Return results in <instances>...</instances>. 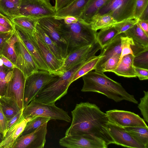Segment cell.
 Listing matches in <instances>:
<instances>
[{"instance_id":"1","label":"cell","mask_w":148,"mask_h":148,"mask_svg":"<svg viewBox=\"0 0 148 148\" xmlns=\"http://www.w3.org/2000/svg\"><path fill=\"white\" fill-rule=\"evenodd\" d=\"M71 114V123L65 136L91 135L108 146L114 144L107 129L109 121L106 114L96 104L88 102L77 104Z\"/></svg>"},{"instance_id":"2","label":"cell","mask_w":148,"mask_h":148,"mask_svg":"<svg viewBox=\"0 0 148 148\" xmlns=\"http://www.w3.org/2000/svg\"><path fill=\"white\" fill-rule=\"evenodd\" d=\"M82 77L84 82L81 90L82 92L101 93L116 102L125 100L138 103L134 96L127 92L121 84L110 78L103 73L91 71Z\"/></svg>"},{"instance_id":"3","label":"cell","mask_w":148,"mask_h":148,"mask_svg":"<svg viewBox=\"0 0 148 148\" xmlns=\"http://www.w3.org/2000/svg\"><path fill=\"white\" fill-rule=\"evenodd\" d=\"M55 17L59 19L67 35V55L78 48L97 42V31L93 29L90 23L73 16Z\"/></svg>"},{"instance_id":"4","label":"cell","mask_w":148,"mask_h":148,"mask_svg":"<svg viewBox=\"0 0 148 148\" xmlns=\"http://www.w3.org/2000/svg\"><path fill=\"white\" fill-rule=\"evenodd\" d=\"M87 60L59 76L56 79L46 85L34 99L46 103H55L67 93L74 75Z\"/></svg>"},{"instance_id":"5","label":"cell","mask_w":148,"mask_h":148,"mask_svg":"<svg viewBox=\"0 0 148 148\" xmlns=\"http://www.w3.org/2000/svg\"><path fill=\"white\" fill-rule=\"evenodd\" d=\"M22 116L24 118L41 116L68 122L71 120L67 112L57 107L55 103H46L34 99L23 108Z\"/></svg>"},{"instance_id":"6","label":"cell","mask_w":148,"mask_h":148,"mask_svg":"<svg viewBox=\"0 0 148 148\" xmlns=\"http://www.w3.org/2000/svg\"><path fill=\"white\" fill-rule=\"evenodd\" d=\"M58 77L46 71L38 70L26 77L24 94L23 107L34 99L46 85L56 79Z\"/></svg>"},{"instance_id":"7","label":"cell","mask_w":148,"mask_h":148,"mask_svg":"<svg viewBox=\"0 0 148 148\" xmlns=\"http://www.w3.org/2000/svg\"><path fill=\"white\" fill-rule=\"evenodd\" d=\"M136 1V0H110L95 15L109 14L117 23L134 17Z\"/></svg>"},{"instance_id":"8","label":"cell","mask_w":148,"mask_h":148,"mask_svg":"<svg viewBox=\"0 0 148 148\" xmlns=\"http://www.w3.org/2000/svg\"><path fill=\"white\" fill-rule=\"evenodd\" d=\"M38 24L48 35L59 46L67 55V35L64 30L58 19L54 16L41 18Z\"/></svg>"},{"instance_id":"9","label":"cell","mask_w":148,"mask_h":148,"mask_svg":"<svg viewBox=\"0 0 148 148\" xmlns=\"http://www.w3.org/2000/svg\"><path fill=\"white\" fill-rule=\"evenodd\" d=\"M56 11L49 0H21V15L40 18L55 16Z\"/></svg>"},{"instance_id":"10","label":"cell","mask_w":148,"mask_h":148,"mask_svg":"<svg viewBox=\"0 0 148 148\" xmlns=\"http://www.w3.org/2000/svg\"><path fill=\"white\" fill-rule=\"evenodd\" d=\"M101 47L97 42L94 45H85L78 48L68 54L62 68V74L76 65L95 56Z\"/></svg>"},{"instance_id":"11","label":"cell","mask_w":148,"mask_h":148,"mask_svg":"<svg viewBox=\"0 0 148 148\" xmlns=\"http://www.w3.org/2000/svg\"><path fill=\"white\" fill-rule=\"evenodd\" d=\"M15 31L18 39L15 45L16 55L15 65L22 71L26 78L38 70V67L18 35L15 29Z\"/></svg>"},{"instance_id":"12","label":"cell","mask_w":148,"mask_h":148,"mask_svg":"<svg viewBox=\"0 0 148 148\" xmlns=\"http://www.w3.org/2000/svg\"><path fill=\"white\" fill-rule=\"evenodd\" d=\"M61 146L68 148H107L101 139L91 135L65 136L60 139Z\"/></svg>"},{"instance_id":"13","label":"cell","mask_w":148,"mask_h":148,"mask_svg":"<svg viewBox=\"0 0 148 148\" xmlns=\"http://www.w3.org/2000/svg\"><path fill=\"white\" fill-rule=\"evenodd\" d=\"M106 113L109 122L121 127H148L143 119L131 112L114 109Z\"/></svg>"},{"instance_id":"14","label":"cell","mask_w":148,"mask_h":148,"mask_svg":"<svg viewBox=\"0 0 148 148\" xmlns=\"http://www.w3.org/2000/svg\"><path fill=\"white\" fill-rule=\"evenodd\" d=\"M29 34L42 57L48 66L50 73L58 76L62 74L61 71L64 62L56 58L36 30L32 34Z\"/></svg>"},{"instance_id":"15","label":"cell","mask_w":148,"mask_h":148,"mask_svg":"<svg viewBox=\"0 0 148 148\" xmlns=\"http://www.w3.org/2000/svg\"><path fill=\"white\" fill-rule=\"evenodd\" d=\"M47 123H45L32 132L19 136L12 148H43L46 142Z\"/></svg>"},{"instance_id":"16","label":"cell","mask_w":148,"mask_h":148,"mask_svg":"<svg viewBox=\"0 0 148 148\" xmlns=\"http://www.w3.org/2000/svg\"><path fill=\"white\" fill-rule=\"evenodd\" d=\"M26 78L21 70L16 67L14 68L12 77L3 96L14 98L21 109L24 108V94Z\"/></svg>"},{"instance_id":"17","label":"cell","mask_w":148,"mask_h":148,"mask_svg":"<svg viewBox=\"0 0 148 148\" xmlns=\"http://www.w3.org/2000/svg\"><path fill=\"white\" fill-rule=\"evenodd\" d=\"M107 129L114 144L129 148H145L135 140L123 127L108 122Z\"/></svg>"},{"instance_id":"18","label":"cell","mask_w":148,"mask_h":148,"mask_svg":"<svg viewBox=\"0 0 148 148\" xmlns=\"http://www.w3.org/2000/svg\"><path fill=\"white\" fill-rule=\"evenodd\" d=\"M15 29L19 36L37 64L38 70L46 71L50 73L48 66L42 57L29 34Z\"/></svg>"},{"instance_id":"19","label":"cell","mask_w":148,"mask_h":148,"mask_svg":"<svg viewBox=\"0 0 148 148\" xmlns=\"http://www.w3.org/2000/svg\"><path fill=\"white\" fill-rule=\"evenodd\" d=\"M124 33L118 34L109 43L101 48L99 55L102 57L97 64L95 69V71L100 72L102 66L112 56L115 54L121 56V36Z\"/></svg>"},{"instance_id":"20","label":"cell","mask_w":148,"mask_h":148,"mask_svg":"<svg viewBox=\"0 0 148 148\" xmlns=\"http://www.w3.org/2000/svg\"><path fill=\"white\" fill-rule=\"evenodd\" d=\"M33 119L26 117L10 129L0 143V148H12L16 140L23 131L27 122Z\"/></svg>"},{"instance_id":"21","label":"cell","mask_w":148,"mask_h":148,"mask_svg":"<svg viewBox=\"0 0 148 148\" xmlns=\"http://www.w3.org/2000/svg\"><path fill=\"white\" fill-rule=\"evenodd\" d=\"M89 0H74L56 12L55 16L63 18L68 16L79 18Z\"/></svg>"},{"instance_id":"22","label":"cell","mask_w":148,"mask_h":148,"mask_svg":"<svg viewBox=\"0 0 148 148\" xmlns=\"http://www.w3.org/2000/svg\"><path fill=\"white\" fill-rule=\"evenodd\" d=\"M131 47L134 56V66L148 69V47L138 44L133 40Z\"/></svg>"},{"instance_id":"23","label":"cell","mask_w":148,"mask_h":148,"mask_svg":"<svg viewBox=\"0 0 148 148\" xmlns=\"http://www.w3.org/2000/svg\"><path fill=\"white\" fill-rule=\"evenodd\" d=\"M134 56L129 54L123 56L113 72L119 76L131 78L136 77L133 65Z\"/></svg>"},{"instance_id":"24","label":"cell","mask_w":148,"mask_h":148,"mask_svg":"<svg viewBox=\"0 0 148 148\" xmlns=\"http://www.w3.org/2000/svg\"><path fill=\"white\" fill-rule=\"evenodd\" d=\"M10 19L16 29L32 34L40 18L21 15Z\"/></svg>"},{"instance_id":"25","label":"cell","mask_w":148,"mask_h":148,"mask_svg":"<svg viewBox=\"0 0 148 148\" xmlns=\"http://www.w3.org/2000/svg\"><path fill=\"white\" fill-rule=\"evenodd\" d=\"M36 31L56 58L64 62L66 55L63 49L52 40L38 23L36 26Z\"/></svg>"},{"instance_id":"26","label":"cell","mask_w":148,"mask_h":148,"mask_svg":"<svg viewBox=\"0 0 148 148\" xmlns=\"http://www.w3.org/2000/svg\"><path fill=\"white\" fill-rule=\"evenodd\" d=\"M0 106L7 121L16 115L21 110L13 97L0 96Z\"/></svg>"},{"instance_id":"27","label":"cell","mask_w":148,"mask_h":148,"mask_svg":"<svg viewBox=\"0 0 148 148\" xmlns=\"http://www.w3.org/2000/svg\"><path fill=\"white\" fill-rule=\"evenodd\" d=\"M18 41L14 29L12 36L3 44L0 51V55L5 57L15 65L16 58L15 45Z\"/></svg>"},{"instance_id":"28","label":"cell","mask_w":148,"mask_h":148,"mask_svg":"<svg viewBox=\"0 0 148 148\" xmlns=\"http://www.w3.org/2000/svg\"><path fill=\"white\" fill-rule=\"evenodd\" d=\"M21 0H0V12L9 18L21 15Z\"/></svg>"},{"instance_id":"29","label":"cell","mask_w":148,"mask_h":148,"mask_svg":"<svg viewBox=\"0 0 148 148\" xmlns=\"http://www.w3.org/2000/svg\"><path fill=\"white\" fill-rule=\"evenodd\" d=\"M110 0H89L79 17L90 23L97 12Z\"/></svg>"},{"instance_id":"30","label":"cell","mask_w":148,"mask_h":148,"mask_svg":"<svg viewBox=\"0 0 148 148\" xmlns=\"http://www.w3.org/2000/svg\"><path fill=\"white\" fill-rule=\"evenodd\" d=\"M125 35L131 38L134 42L145 47H148V36L137 23L125 32Z\"/></svg>"},{"instance_id":"31","label":"cell","mask_w":148,"mask_h":148,"mask_svg":"<svg viewBox=\"0 0 148 148\" xmlns=\"http://www.w3.org/2000/svg\"><path fill=\"white\" fill-rule=\"evenodd\" d=\"M137 142L148 148V127H124Z\"/></svg>"},{"instance_id":"32","label":"cell","mask_w":148,"mask_h":148,"mask_svg":"<svg viewBox=\"0 0 148 148\" xmlns=\"http://www.w3.org/2000/svg\"><path fill=\"white\" fill-rule=\"evenodd\" d=\"M118 34L116 28L113 25L101 29L97 34V42L101 48L110 42Z\"/></svg>"},{"instance_id":"33","label":"cell","mask_w":148,"mask_h":148,"mask_svg":"<svg viewBox=\"0 0 148 148\" xmlns=\"http://www.w3.org/2000/svg\"><path fill=\"white\" fill-rule=\"evenodd\" d=\"M13 69L5 66L0 58V96H3L5 94L8 84L13 75Z\"/></svg>"},{"instance_id":"34","label":"cell","mask_w":148,"mask_h":148,"mask_svg":"<svg viewBox=\"0 0 148 148\" xmlns=\"http://www.w3.org/2000/svg\"><path fill=\"white\" fill-rule=\"evenodd\" d=\"M117 22L110 15L105 14L102 15H95L90 22L94 29L96 31L111 26Z\"/></svg>"},{"instance_id":"35","label":"cell","mask_w":148,"mask_h":148,"mask_svg":"<svg viewBox=\"0 0 148 148\" xmlns=\"http://www.w3.org/2000/svg\"><path fill=\"white\" fill-rule=\"evenodd\" d=\"M102 57L100 55L95 56L86 61L75 74L72 78L71 83L89 72L95 70L97 63Z\"/></svg>"},{"instance_id":"36","label":"cell","mask_w":148,"mask_h":148,"mask_svg":"<svg viewBox=\"0 0 148 148\" xmlns=\"http://www.w3.org/2000/svg\"><path fill=\"white\" fill-rule=\"evenodd\" d=\"M50 120V118L41 116H36L28 122L20 136L27 134L36 130L45 123Z\"/></svg>"},{"instance_id":"37","label":"cell","mask_w":148,"mask_h":148,"mask_svg":"<svg viewBox=\"0 0 148 148\" xmlns=\"http://www.w3.org/2000/svg\"><path fill=\"white\" fill-rule=\"evenodd\" d=\"M121 53L119 62L124 56L129 54L133 55L131 47V45L133 41V40L131 38L125 36L124 33L121 35Z\"/></svg>"},{"instance_id":"38","label":"cell","mask_w":148,"mask_h":148,"mask_svg":"<svg viewBox=\"0 0 148 148\" xmlns=\"http://www.w3.org/2000/svg\"><path fill=\"white\" fill-rule=\"evenodd\" d=\"M120 55L115 54L110 58L101 67L100 73L112 72L117 67L119 61Z\"/></svg>"},{"instance_id":"39","label":"cell","mask_w":148,"mask_h":148,"mask_svg":"<svg viewBox=\"0 0 148 148\" xmlns=\"http://www.w3.org/2000/svg\"><path fill=\"white\" fill-rule=\"evenodd\" d=\"M138 19L134 17L116 23L114 25L117 29L118 34L124 33L138 23Z\"/></svg>"},{"instance_id":"40","label":"cell","mask_w":148,"mask_h":148,"mask_svg":"<svg viewBox=\"0 0 148 148\" xmlns=\"http://www.w3.org/2000/svg\"><path fill=\"white\" fill-rule=\"evenodd\" d=\"M143 92L144 96L140 98V102L138 107L143 116L144 120L148 123V91L144 90Z\"/></svg>"},{"instance_id":"41","label":"cell","mask_w":148,"mask_h":148,"mask_svg":"<svg viewBox=\"0 0 148 148\" xmlns=\"http://www.w3.org/2000/svg\"><path fill=\"white\" fill-rule=\"evenodd\" d=\"M148 5V0H136L134 17L138 19L141 13Z\"/></svg>"},{"instance_id":"42","label":"cell","mask_w":148,"mask_h":148,"mask_svg":"<svg viewBox=\"0 0 148 148\" xmlns=\"http://www.w3.org/2000/svg\"><path fill=\"white\" fill-rule=\"evenodd\" d=\"M23 108L21 109L16 115L7 121V132L10 129L24 119L22 116Z\"/></svg>"},{"instance_id":"43","label":"cell","mask_w":148,"mask_h":148,"mask_svg":"<svg viewBox=\"0 0 148 148\" xmlns=\"http://www.w3.org/2000/svg\"><path fill=\"white\" fill-rule=\"evenodd\" d=\"M7 120L0 106V132L2 135L3 139L7 132Z\"/></svg>"},{"instance_id":"44","label":"cell","mask_w":148,"mask_h":148,"mask_svg":"<svg viewBox=\"0 0 148 148\" xmlns=\"http://www.w3.org/2000/svg\"><path fill=\"white\" fill-rule=\"evenodd\" d=\"M0 25L12 30H14L15 27L10 19L0 12Z\"/></svg>"},{"instance_id":"45","label":"cell","mask_w":148,"mask_h":148,"mask_svg":"<svg viewBox=\"0 0 148 148\" xmlns=\"http://www.w3.org/2000/svg\"><path fill=\"white\" fill-rule=\"evenodd\" d=\"M136 76L140 80H147L148 79V69L134 67Z\"/></svg>"},{"instance_id":"46","label":"cell","mask_w":148,"mask_h":148,"mask_svg":"<svg viewBox=\"0 0 148 148\" xmlns=\"http://www.w3.org/2000/svg\"><path fill=\"white\" fill-rule=\"evenodd\" d=\"M71 1V0H55L54 7L56 12L67 5Z\"/></svg>"},{"instance_id":"47","label":"cell","mask_w":148,"mask_h":148,"mask_svg":"<svg viewBox=\"0 0 148 148\" xmlns=\"http://www.w3.org/2000/svg\"><path fill=\"white\" fill-rule=\"evenodd\" d=\"M14 31L8 33L0 34V51L3 44L12 36Z\"/></svg>"},{"instance_id":"48","label":"cell","mask_w":148,"mask_h":148,"mask_svg":"<svg viewBox=\"0 0 148 148\" xmlns=\"http://www.w3.org/2000/svg\"><path fill=\"white\" fill-rule=\"evenodd\" d=\"M0 58L2 60L3 64L5 66L13 69L16 67L9 60L2 55H0Z\"/></svg>"},{"instance_id":"49","label":"cell","mask_w":148,"mask_h":148,"mask_svg":"<svg viewBox=\"0 0 148 148\" xmlns=\"http://www.w3.org/2000/svg\"><path fill=\"white\" fill-rule=\"evenodd\" d=\"M138 23L141 29L148 36V21L138 20Z\"/></svg>"},{"instance_id":"50","label":"cell","mask_w":148,"mask_h":148,"mask_svg":"<svg viewBox=\"0 0 148 148\" xmlns=\"http://www.w3.org/2000/svg\"><path fill=\"white\" fill-rule=\"evenodd\" d=\"M138 20L148 21V5H147L140 14Z\"/></svg>"},{"instance_id":"51","label":"cell","mask_w":148,"mask_h":148,"mask_svg":"<svg viewBox=\"0 0 148 148\" xmlns=\"http://www.w3.org/2000/svg\"><path fill=\"white\" fill-rule=\"evenodd\" d=\"M12 30L2 25H0V34H5L13 32Z\"/></svg>"},{"instance_id":"52","label":"cell","mask_w":148,"mask_h":148,"mask_svg":"<svg viewBox=\"0 0 148 148\" xmlns=\"http://www.w3.org/2000/svg\"><path fill=\"white\" fill-rule=\"evenodd\" d=\"M3 140V137L2 136V135L1 134L0 132V143Z\"/></svg>"}]
</instances>
